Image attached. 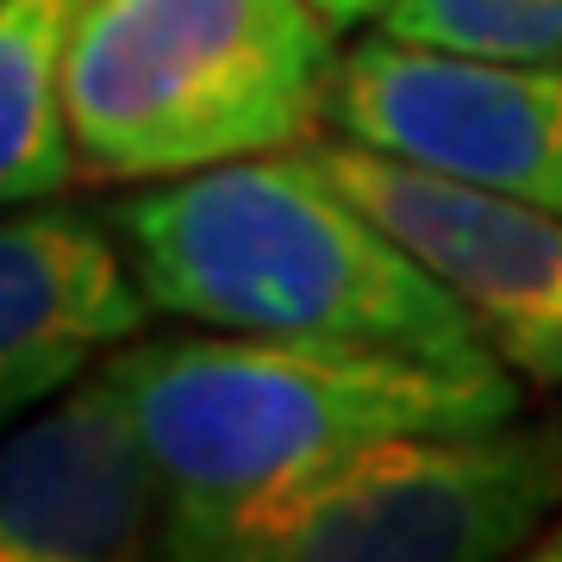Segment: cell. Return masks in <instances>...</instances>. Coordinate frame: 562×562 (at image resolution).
Returning a JSON list of instances; mask_svg holds the SVG:
<instances>
[{
    "label": "cell",
    "mask_w": 562,
    "mask_h": 562,
    "mask_svg": "<svg viewBox=\"0 0 562 562\" xmlns=\"http://www.w3.org/2000/svg\"><path fill=\"white\" fill-rule=\"evenodd\" d=\"M325 20L338 25V32H350V25H362V20H382L387 13V0H313Z\"/></svg>",
    "instance_id": "11"
},
{
    "label": "cell",
    "mask_w": 562,
    "mask_h": 562,
    "mask_svg": "<svg viewBox=\"0 0 562 562\" xmlns=\"http://www.w3.org/2000/svg\"><path fill=\"white\" fill-rule=\"evenodd\" d=\"M0 562H162V487L113 362L0 438Z\"/></svg>",
    "instance_id": "7"
},
{
    "label": "cell",
    "mask_w": 562,
    "mask_h": 562,
    "mask_svg": "<svg viewBox=\"0 0 562 562\" xmlns=\"http://www.w3.org/2000/svg\"><path fill=\"white\" fill-rule=\"evenodd\" d=\"M144 301L113 220L81 206L0 213V438L144 331Z\"/></svg>",
    "instance_id": "8"
},
{
    "label": "cell",
    "mask_w": 562,
    "mask_h": 562,
    "mask_svg": "<svg viewBox=\"0 0 562 562\" xmlns=\"http://www.w3.org/2000/svg\"><path fill=\"white\" fill-rule=\"evenodd\" d=\"M144 301L206 331L506 362L475 313L362 213L313 157H238L132 194L113 213Z\"/></svg>",
    "instance_id": "2"
},
{
    "label": "cell",
    "mask_w": 562,
    "mask_h": 562,
    "mask_svg": "<svg viewBox=\"0 0 562 562\" xmlns=\"http://www.w3.org/2000/svg\"><path fill=\"white\" fill-rule=\"evenodd\" d=\"M338 25L313 0H88L63 63L81 176L176 181L319 125Z\"/></svg>",
    "instance_id": "3"
},
{
    "label": "cell",
    "mask_w": 562,
    "mask_h": 562,
    "mask_svg": "<svg viewBox=\"0 0 562 562\" xmlns=\"http://www.w3.org/2000/svg\"><path fill=\"white\" fill-rule=\"evenodd\" d=\"M306 157L475 313L519 375L562 387V213L350 138Z\"/></svg>",
    "instance_id": "6"
},
{
    "label": "cell",
    "mask_w": 562,
    "mask_h": 562,
    "mask_svg": "<svg viewBox=\"0 0 562 562\" xmlns=\"http://www.w3.org/2000/svg\"><path fill=\"white\" fill-rule=\"evenodd\" d=\"M382 32L450 57L562 63V0H387Z\"/></svg>",
    "instance_id": "10"
},
{
    "label": "cell",
    "mask_w": 562,
    "mask_h": 562,
    "mask_svg": "<svg viewBox=\"0 0 562 562\" xmlns=\"http://www.w3.org/2000/svg\"><path fill=\"white\" fill-rule=\"evenodd\" d=\"M506 562H562V513H557L550 525H543V531H538L531 543H525V550H513Z\"/></svg>",
    "instance_id": "12"
},
{
    "label": "cell",
    "mask_w": 562,
    "mask_h": 562,
    "mask_svg": "<svg viewBox=\"0 0 562 562\" xmlns=\"http://www.w3.org/2000/svg\"><path fill=\"white\" fill-rule=\"evenodd\" d=\"M132 425L162 487V550L194 543L394 438L519 419V369H457L413 350L257 331L113 350Z\"/></svg>",
    "instance_id": "1"
},
{
    "label": "cell",
    "mask_w": 562,
    "mask_h": 562,
    "mask_svg": "<svg viewBox=\"0 0 562 562\" xmlns=\"http://www.w3.org/2000/svg\"><path fill=\"white\" fill-rule=\"evenodd\" d=\"M325 120L350 144L562 213V63L450 57L382 32L338 63Z\"/></svg>",
    "instance_id": "5"
},
{
    "label": "cell",
    "mask_w": 562,
    "mask_h": 562,
    "mask_svg": "<svg viewBox=\"0 0 562 562\" xmlns=\"http://www.w3.org/2000/svg\"><path fill=\"white\" fill-rule=\"evenodd\" d=\"M88 0H0V213L81 176L63 63Z\"/></svg>",
    "instance_id": "9"
},
{
    "label": "cell",
    "mask_w": 562,
    "mask_h": 562,
    "mask_svg": "<svg viewBox=\"0 0 562 562\" xmlns=\"http://www.w3.org/2000/svg\"><path fill=\"white\" fill-rule=\"evenodd\" d=\"M562 513V413L394 438L162 562H506Z\"/></svg>",
    "instance_id": "4"
}]
</instances>
